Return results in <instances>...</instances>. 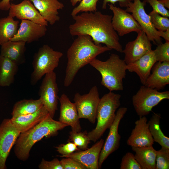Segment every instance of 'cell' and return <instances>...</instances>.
Masks as SVG:
<instances>
[{"label":"cell","instance_id":"obj_1","mask_svg":"<svg viewBox=\"0 0 169 169\" xmlns=\"http://www.w3.org/2000/svg\"><path fill=\"white\" fill-rule=\"evenodd\" d=\"M112 16L99 11L84 12L73 17L74 22L69 27L72 36L87 35L97 45L101 44L110 49L122 53L118 35L112 26Z\"/></svg>","mask_w":169,"mask_h":169},{"label":"cell","instance_id":"obj_2","mask_svg":"<svg viewBox=\"0 0 169 169\" xmlns=\"http://www.w3.org/2000/svg\"><path fill=\"white\" fill-rule=\"evenodd\" d=\"M111 50L106 46L97 45L87 35L77 36L68 49L64 85L69 86L79 70L98 55Z\"/></svg>","mask_w":169,"mask_h":169},{"label":"cell","instance_id":"obj_3","mask_svg":"<svg viewBox=\"0 0 169 169\" xmlns=\"http://www.w3.org/2000/svg\"><path fill=\"white\" fill-rule=\"evenodd\" d=\"M68 125L53 119L49 114L40 123L19 134L14 145L15 156L20 161L28 158L33 146L44 137L56 135L59 130Z\"/></svg>","mask_w":169,"mask_h":169},{"label":"cell","instance_id":"obj_4","mask_svg":"<svg viewBox=\"0 0 169 169\" xmlns=\"http://www.w3.org/2000/svg\"><path fill=\"white\" fill-rule=\"evenodd\" d=\"M89 64L100 73L101 84L110 91L123 90V80L126 75L127 64L118 55L111 54L105 61L96 58Z\"/></svg>","mask_w":169,"mask_h":169},{"label":"cell","instance_id":"obj_5","mask_svg":"<svg viewBox=\"0 0 169 169\" xmlns=\"http://www.w3.org/2000/svg\"><path fill=\"white\" fill-rule=\"evenodd\" d=\"M120 95L110 91L100 98L97 110V123L95 129L88 133L90 141L98 140L109 129L116 116V111L120 105Z\"/></svg>","mask_w":169,"mask_h":169},{"label":"cell","instance_id":"obj_6","mask_svg":"<svg viewBox=\"0 0 169 169\" xmlns=\"http://www.w3.org/2000/svg\"><path fill=\"white\" fill-rule=\"evenodd\" d=\"M63 55L62 53L54 50L48 45L44 44L40 48L33 57L31 85H35L44 75L54 71Z\"/></svg>","mask_w":169,"mask_h":169},{"label":"cell","instance_id":"obj_7","mask_svg":"<svg viewBox=\"0 0 169 169\" xmlns=\"http://www.w3.org/2000/svg\"><path fill=\"white\" fill-rule=\"evenodd\" d=\"M169 99V91L160 92L143 85L133 96L132 103L137 115L143 116L148 115L161 101Z\"/></svg>","mask_w":169,"mask_h":169},{"label":"cell","instance_id":"obj_8","mask_svg":"<svg viewBox=\"0 0 169 169\" xmlns=\"http://www.w3.org/2000/svg\"><path fill=\"white\" fill-rule=\"evenodd\" d=\"M79 119H87L92 123H95L97 110L100 98L97 87L93 86L89 92L81 95L76 93L74 98Z\"/></svg>","mask_w":169,"mask_h":169},{"label":"cell","instance_id":"obj_9","mask_svg":"<svg viewBox=\"0 0 169 169\" xmlns=\"http://www.w3.org/2000/svg\"><path fill=\"white\" fill-rule=\"evenodd\" d=\"M146 3L144 1L134 0L126 7V11L131 13L149 40L158 45L162 43L161 38L159 36V31L154 28L149 15L145 10Z\"/></svg>","mask_w":169,"mask_h":169},{"label":"cell","instance_id":"obj_10","mask_svg":"<svg viewBox=\"0 0 169 169\" xmlns=\"http://www.w3.org/2000/svg\"><path fill=\"white\" fill-rule=\"evenodd\" d=\"M38 91V95L43 105L53 118L58 109L59 89L56 75L54 71L45 75Z\"/></svg>","mask_w":169,"mask_h":169},{"label":"cell","instance_id":"obj_11","mask_svg":"<svg viewBox=\"0 0 169 169\" xmlns=\"http://www.w3.org/2000/svg\"><path fill=\"white\" fill-rule=\"evenodd\" d=\"M127 110L125 107L119 108L116 113L114 121L109 128L108 135L100 153L99 167L100 168L105 160L111 153L117 150L120 146L121 136L118 132L120 122Z\"/></svg>","mask_w":169,"mask_h":169},{"label":"cell","instance_id":"obj_12","mask_svg":"<svg viewBox=\"0 0 169 169\" xmlns=\"http://www.w3.org/2000/svg\"><path fill=\"white\" fill-rule=\"evenodd\" d=\"M20 133L10 119H4L0 124V169L7 168L6 160Z\"/></svg>","mask_w":169,"mask_h":169},{"label":"cell","instance_id":"obj_13","mask_svg":"<svg viewBox=\"0 0 169 169\" xmlns=\"http://www.w3.org/2000/svg\"><path fill=\"white\" fill-rule=\"evenodd\" d=\"M108 5L109 9L113 14L111 19L112 24L118 35L121 37L132 32L138 33L142 30L131 14L112 4Z\"/></svg>","mask_w":169,"mask_h":169},{"label":"cell","instance_id":"obj_14","mask_svg":"<svg viewBox=\"0 0 169 169\" xmlns=\"http://www.w3.org/2000/svg\"><path fill=\"white\" fill-rule=\"evenodd\" d=\"M137 33L136 38L128 42L123 50L124 60L127 64L136 61L152 50L151 41L145 33L141 30Z\"/></svg>","mask_w":169,"mask_h":169},{"label":"cell","instance_id":"obj_15","mask_svg":"<svg viewBox=\"0 0 169 169\" xmlns=\"http://www.w3.org/2000/svg\"><path fill=\"white\" fill-rule=\"evenodd\" d=\"M8 16L19 20H27L48 26V23L40 15L29 0H24L15 4L11 3Z\"/></svg>","mask_w":169,"mask_h":169},{"label":"cell","instance_id":"obj_16","mask_svg":"<svg viewBox=\"0 0 169 169\" xmlns=\"http://www.w3.org/2000/svg\"><path fill=\"white\" fill-rule=\"evenodd\" d=\"M139 117L135 123V127L127 140V144L131 147L153 146L154 141L149 131L147 119L145 116Z\"/></svg>","mask_w":169,"mask_h":169},{"label":"cell","instance_id":"obj_17","mask_svg":"<svg viewBox=\"0 0 169 169\" xmlns=\"http://www.w3.org/2000/svg\"><path fill=\"white\" fill-rule=\"evenodd\" d=\"M47 26L27 20H22L16 34L10 40L30 43L44 36Z\"/></svg>","mask_w":169,"mask_h":169},{"label":"cell","instance_id":"obj_18","mask_svg":"<svg viewBox=\"0 0 169 169\" xmlns=\"http://www.w3.org/2000/svg\"><path fill=\"white\" fill-rule=\"evenodd\" d=\"M59 100L60 104L59 121L70 126L74 132L80 131L81 127L75 103H72L64 94L61 95Z\"/></svg>","mask_w":169,"mask_h":169},{"label":"cell","instance_id":"obj_19","mask_svg":"<svg viewBox=\"0 0 169 169\" xmlns=\"http://www.w3.org/2000/svg\"><path fill=\"white\" fill-rule=\"evenodd\" d=\"M104 142V140L101 139L90 148L68 155L59 156L73 158L83 165L87 169H98L100 155Z\"/></svg>","mask_w":169,"mask_h":169},{"label":"cell","instance_id":"obj_20","mask_svg":"<svg viewBox=\"0 0 169 169\" xmlns=\"http://www.w3.org/2000/svg\"><path fill=\"white\" fill-rule=\"evenodd\" d=\"M151 71L144 85L159 90L169 84V61L156 62Z\"/></svg>","mask_w":169,"mask_h":169},{"label":"cell","instance_id":"obj_21","mask_svg":"<svg viewBox=\"0 0 169 169\" xmlns=\"http://www.w3.org/2000/svg\"><path fill=\"white\" fill-rule=\"evenodd\" d=\"M156 62L154 50H152L136 61L127 64V70L136 73L141 82L144 85L151 73L152 67Z\"/></svg>","mask_w":169,"mask_h":169},{"label":"cell","instance_id":"obj_22","mask_svg":"<svg viewBox=\"0 0 169 169\" xmlns=\"http://www.w3.org/2000/svg\"><path fill=\"white\" fill-rule=\"evenodd\" d=\"M40 15L51 25L59 21L60 18L58 10L64 7L58 0H29Z\"/></svg>","mask_w":169,"mask_h":169},{"label":"cell","instance_id":"obj_23","mask_svg":"<svg viewBox=\"0 0 169 169\" xmlns=\"http://www.w3.org/2000/svg\"><path fill=\"white\" fill-rule=\"evenodd\" d=\"M49 114L44 105L33 113L11 118V121L15 127L20 132H25L43 120Z\"/></svg>","mask_w":169,"mask_h":169},{"label":"cell","instance_id":"obj_24","mask_svg":"<svg viewBox=\"0 0 169 169\" xmlns=\"http://www.w3.org/2000/svg\"><path fill=\"white\" fill-rule=\"evenodd\" d=\"M26 44L23 41L9 40L1 45L0 55L9 59L18 65L21 64L26 61Z\"/></svg>","mask_w":169,"mask_h":169},{"label":"cell","instance_id":"obj_25","mask_svg":"<svg viewBox=\"0 0 169 169\" xmlns=\"http://www.w3.org/2000/svg\"><path fill=\"white\" fill-rule=\"evenodd\" d=\"M135 158L141 169H155L157 151L153 146L131 147Z\"/></svg>","mask_w":169,"mask_h":169},{"label":"cell","instance_id":"obj_26","mask_svg":"<svg viewBox=\"0 0 169 169\" xmlns=\"http://www.w3.org/2000/svg\"><path fill=\"white\" fill-rule=\"evenodd\" d=\"M18 70L16 63L0 55V86H8L12 84Z\"/></svg>","mask_w":169,"mask_h":169},{"label":"cell","instance_id":"obj_27","mask_svg":"<svg viewBox=\"0 0 169 169\" xmlns=\"http://www.w3.org/2000/svg\"><path fill=\"white\" fill-rule=\"evenodd\" d=\"M44 106L40 99L38 100H23L16 102L14 105L12 113V117L16 118L21 116L33 113Z\"/></svg>","mask_w":169,"mask_h":169},{"label":"cell","instance_id":"obj_28","mask_svg":"<svg viewBox=\"0 0 169 169\" xmlns=\"http://www.w3.org/2000/svg\"><path fill=\"white\" fill-rule=\"evenodd\" d=\"M161 115L154 113L148 121L149 128L154 141L158 143L161 147L169 149V138L162 131L160 126Z\"/></svg>","mask_w":169,"mask_h":169},{"label":"cell","instance_id":"obj_29","mask_svg":"<svg viewBox=\"0 0 169 169\" xmlns=\"http://www.w3.org/2000/svg\"><path fill=\"white\" fill-rule=\"evenodd\" d=\"M19 22L8 15L0 19V46L16 34Z\"/></svg>","mask_w":169,"mask_h":169},{"label":"cell","instance_id":"obj_30","mask_svg":"<svg viewBox=\"0 0 169 169\" xmlns=\"http://www.w3.org/2000/svg\"><path fill=\"white\" fill-rule=\"evenodd\" d=\"M87 134L86 131L78 132L71 131L69 133L68 141L73 142L80 150H86L88 148V145L90 141Z\"/></svg>","mask_w":169,"mask_h":169},{"label":"cell","instance_id":"obj_31","mask_svg":"<svg viewBox=\"0 0 169 169\" xmlns=\"http://www.w3.org/2000/svg\"><path fill=\"white\" fill-rule=\"evenodd\" d=\"M151 21L157 30L165 31L169 29V19L152 10L149 14Z\"/></svg>","mask_w":169,"mask_h":169},{"label":"cell","instance_id":"obj_32","mask_svg":"<svg viewBox=\"0 0 169 169\" xmlns=\"http://www.w3.org/2000/svg\"><path fill=\"white\" fill-rule=\"evenodd\" d=\"M99 0H81L79 4L72 10V17L80 12H94L97 11V4Z\"/></svg>","mask_w":169,"mask_h":169},{"label":"cell","instance_id":"obj_33","mask_svg":"<svg viewBox=\"0 0 169 169\" xmlns=\"http://www.w3.org/2000/svg\"><path fill=\"white\" fill-rule=\"evenodd\" d=\"M169 169V149L161 147L157 151L155 169Z\"/></svg>","mask_w":169,"mask_h":169},{"label":"cell","instance_id":"obj_34","mask_svg":"<svg viewBox=\"0 0 169 169\" xmlns=\"http://www.w3.org/2000/svg\"><path fill=\"white\" fill-rule=\"evenodd\" d=\"M120 169H141L134 155L130 152L126 153L122 157Z\"/></svg>","mask_w":169,"mask_h":169},{"label":"cell","instance_id":"obj_35","mask_svg":"<svg viewBox=\"0 0 169 169\" xmlns=\"http://www.w3.org/2000/svg\"><path fill=\"white\" fill-rule=\"evenodd\" d=\"M157 45L154 50L157 62L169 61V42Z\"/></svg>","mask_w":169,"mask_h":169},{"label":"cell","instance_id":"obj_36","mask_svg":"<svg viewBox=\"0 0 169 169\" xmlns=\"http://www.w3.org/2000/svg\"><path fill=\"white\" fill-rule=\"evenodd\" d=\"M60 162L63 169H87L83 165L72 158L64 157Z\"/></svg>","mask_w":169,"mask_h":169},{"label":"cell","instance_id":"obj_37","mask_svg":"<svg viewBox=\"0 0 169 169\" xmlns=\"http://www.w3.org/2000/svg\"><path fill=\"white\" fill-rule=\"evenodd\" d=\"M57 151L62 155H68L75 151H80L73 142L68 141L65 144H61L55 147Z\"/></svg>","mask_w":169,"mask_h":169},{"label":"cell","instance_id":"obj_38","mask_svg":"<svg viewBox=\"0 0 169 169\" xmlns=\"http://www.w3.org/2000/svg\"><path fill=\"white\" fill-rule=\"evenodd\" d=\"M151 6L153 10L161 15L165 17H169V11L165 8L159 0H144Z\"/></svg>","mask_w":169,"mask_h":169},{"label":"cell","instance_id":"obj_39","mask_svg":"<svg viewBox=\"0 0 169 169\" xmlns=\"http://www.w3.org/2000/svg\"><path fill=\"white\" fill-rule=\"evenodd\" d=\"M40 169H63L60 161L57 158L51 161H47L43 158L38 165Z\"/></svg>","mask_w":169,"mask_h":169},{"label":"cell","instance_id":"obj_40","mask_svg":"<svg viewBox=\"0 0 169 169\" xmlns=\"http://www.w3.org/2000/svg\"><path fill=\"white\" fill-rule=\"evenodd\" d=\"M134 0H103L102 5V8L104 9L106 8V6L108 3H110L114 5L117 2L119 3L120 7H127L129 4Z\"/></svg>","mask_w":169,"mask_h":169},{"label":"cell","instance_id":"obj_41","mask_svg":"<svg viewBox=\"0 0 169 169\" xmlns=\"http://www.w3.org/2000/svg\"><path fill=\"white\" fill-rule=\"evenodd\" d=\"M10 0H2L0 1V10H9L11 3Z\"/></svg>","mask_w":169,"mask_h":169},{"label":"cell","instance_id":"obj_42","mask_svg":"<svg viewBox=\"0 0 169 169\" xmlns=\"http://www.w3.org/2000/svg\"><path fill=\"white\" fill-rule=\"evenodd\" d=\"M159 36L163 37L166 41L169 42V29L165 31H159Z\"/></svg>","mask_w":169,"mask_h":169},{"label":"cell","instance_id":"obj_43","mask_svg":"<svg viewBox=\"0 0 169 169\" xmlns=\"http://www.w3.org/2000/svg\"><path fill=\"white\" fill-rule=\"evenodd\" d=\"M160 1L165 8H169V0H161Z\"/></svg>","mask_w":169,"mask_h":169},{"label":"cell","instance_id":"obj_44","mask_svg":"<svg viewBox=\"0 0 169 169\" xmlns=\"http://www.w3.org/2000/svg\"><path fill=\"white\" fill-rule=\"evenodd\" d=\"M81 0H70L71 5L73 6H75L79 2H80Z\"/></svg>","mask_w":169,"mask_h":169},{"label":"cell","instance_id":"obj_45","mask_svg":"<svg viewBox=\"0 0 169 169\" xmlns=\"http://www.w3.org/2000/svg\"></svg>","mask_w":169,"mask_h":169}]
</instances>
